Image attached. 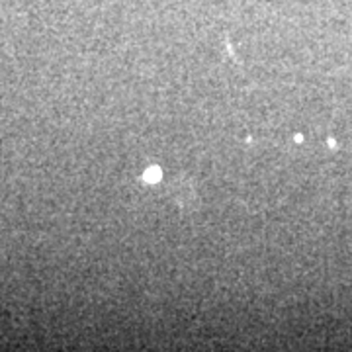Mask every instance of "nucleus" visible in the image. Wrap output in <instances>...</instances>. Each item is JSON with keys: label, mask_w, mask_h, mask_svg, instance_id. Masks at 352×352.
<instances>
[{"label": "nucleus", "mask_w": 352, "mask_h": 352, "mask_svg": "<svg viewBox=\"0 0 352 352\" xmlns=\"http://www.w3.org/2000/svg\"><path fill=\"white\" fill-rule=\"evenodd\" d=\"M161 178V170L159 168H149L147 173H145V180H149V182H155V180H159Z\"/></svg>", "instance_id": "1"}]
</instances>
